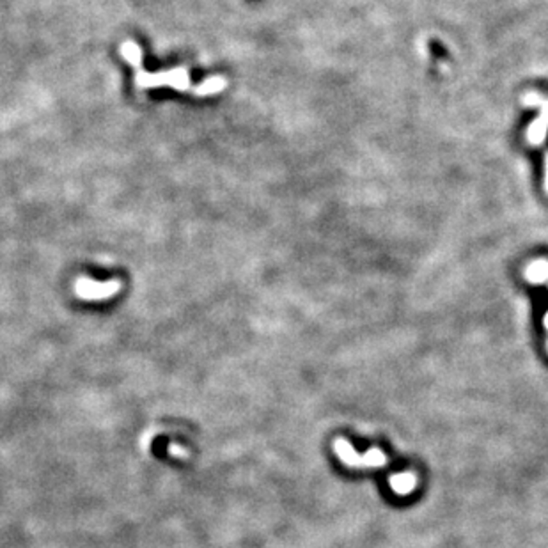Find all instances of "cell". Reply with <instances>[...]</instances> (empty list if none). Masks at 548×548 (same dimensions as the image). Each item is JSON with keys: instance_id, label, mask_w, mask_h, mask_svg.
<instances>
[{"instance_id": "6da1fadb", "label": "cell", "mask_w": 548, "mask_h": 548, "mask_svg": "<svg viewBox=\"0 0 548 548\" xmlns=\"http://www.w3.org/2000/svg\"><path fill=\"white\" fill-rule=\"evenodd\" d=\"M122 59L135 67V83L138 89H153V87H172L176 91H190L188 70L183 66L174 67L170 72L146 73L143 67V50L134 41H124L121 45Z\"/></svg>"}, {"instance_id": "7a4b0ae2", "label": "cell", "mask_w": 548, "mask_h": 548, "mask_svg": "<svg viewBox=\"0 0 548 548\" xmlns=\"http://www.w3.org/2000/svg\"><path fill=\"white\" fill-rule=\"evenodd\" d=\"M121 291V282L119 280H105V282H96L89 277H79L75 282V293L79 298L89 300V302H102L115 296Z\"/></svg>"}, {"instance_id": "3957f363", "label": "cell", "mask_w": 548, "mask_h": 548, "mask_svg": "<svg viewBox=\"0 0 548 548\" xmlns=\"http://www.w3.org/2000/svg\"><path fill=\"white\" fill-rule=\"evenodd\" d=\"M334 451L335 454L339 456V460L343 463H346L348 467H353V469H362L364 467V456H360L353 446L346 438H337L334 442Z\"/></svg>"}, {"instance_id": "277c9868", "label": "cell", "mask_w": 548, "mask_h": 548, "mask_svg": "<svg viewBox=\"0 0 548 548\" xmlns=\"http://www.w3.org/2000/svg\"><path fill=\"white\" fill-rule=\"evenodd\" d=\"M225 86H227V80L222 79V76H209V79L202 80L199 86L192 87V92L195 96H211L224 91Z\"/></svg>"}, {"instance_id": "5b68a950", "label": "cell", "mask_w": 548, "mask_h": 548, "mask_svg": "<svg viewBox=\"0 0 548 548\" xmlns=\"http://www.w3.org/2000/svg\"><path fill=\"white\" fill-rule=\"evenodd\" d=\"M415 486H417V477L412 472H403L391 477V488L399 495H406V493L414 492Z\"/></svg>"}, {"instance_id": "8992f818", "label": "cell", "mask_w": 548, "mask_h": 548, "mask_svg": "<svg viewBox=\"0 0 548 548\" xmlns=\"http://www.w3.org/2000/svg\"><path fill=\"white\" fill-rule=\"evenodd\" d=\"M527 279L533 282V284H541L543 280L548 279V263L547 261H538V263H533L527 268Z\"/></svg>"}, {"instance_id": "52a82bcc", "label": "cell", "mask_w": 548, "mask_h": 548, "mask_svg": "<svg viewBox=\"0 0 548 548\" xmlns=\"http://www.w3.org/2000/svg\"><path fill=\"white\" fill-rule=\"evenodd\" d=\"M387 463L385 453H382L380 449H369L364 454V467H382Z\"/></svg>"}, {"instance_id": "ba28073f", "label": "cell", "mask_w": 548, "mask_h": 548, "mask_svg": "<svg viewBox=\"0 0 548 548\" xmlns=\"http://www.w3.org/2000/svg\"><path fill=\"white\" fill-rule=\"evenodd\" d=\"M545 134H547V119L541 118L540 121L533 122V127L529 130V138H531L533 143H541Z\"/></svg>"}, {"instance_id": "9c48e42d", "label": "cell", "mask_w": 548, "mask_h": 548, "mask_svg": "<svg viewBox=\"0 0 548 548\" xmlns=\"http://www.w3.org/2000/svg\"><path fill=\"white\" fill-rule=\"evenodd\" d=\"M169 449H170V451H174V454H176V456H179V458L186 456V449H183V447L176 446V444H170Z\"/></svg>"}, {"instance_id": "30bf717a", "label": "cell", "mask_w": 548, "mask_h": 548, "mask_svg": "<svg viewBox=\"0 0 548 548\" xmlns=\"http://www.w3.org/2000/svg\"><path fill=\"white\" fill-rule=\"evenodd\" d=\"M545 327H547V328H548V314H547V316H545Z\"/></svg>"}]
</instances>
